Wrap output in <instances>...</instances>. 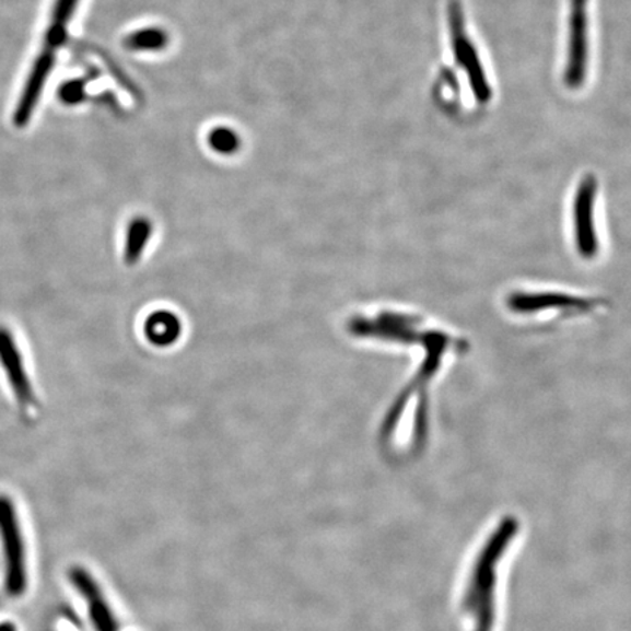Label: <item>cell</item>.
<instances>
[{"label": "cell", "mask_w": 631, "mask_h": 631, "mask_svg": "<svg viewBox=\"0 0 631 631\" xmlns=\"http://www.w3.org/2000/svg\"><path fill=\"white\" fill-rule=\"evenodd\" d=\"M154 233V224L147 217H135L125 229L124 260L128 267H133L145 254L148 243Z\"/></svg>", "instance_id": "ba28073f"}, {"label": "cell", "mask_w": 631, "mask_h": 631, "mask_svg": "<svg viewBox=\"0 0 631 631\" xmlns=\"http://www.w3.org/2000/svg\"><path fill=\"white\" fill-rule=\"evenodd\" d=\"M0 541L5 557L7 589L12 596H21L27 589V556L14 503L7 495H0Z\"/></svg>", "instance_id": "7a4b0ae2"}, {"label": "cell", "mask_w": 631, "mask_h": 631, "mask_svg": "<svg viewBox=\"0 0 631 631\" xmlns=\"http://www.w3.org/2000/svg\"><path fill=\"white\" fill-rule=\"evenodd\" d=\"M595 182L586 178L579 189L576 200L577 242L582 254L595 252L594 232H592V207H594Z\"/></svg>", "instance_id": "52a82bcc"}, {"label": "cell", "mask_w": 631, "mask_h": 631, "mask_svg": "<svg viewBox=\"0 0 631 631\" xmlns=\"http://www.w3.org/2000/svg\"><path fill=\"white\" fill-rule=\"evenodd\" d=\"M211 141V145L221 152L232 151L233 147L236 148V138H233V135L227 132V130H217V132L212 133V137L209 138Z\"/></svg>", "instance_id": "8fae6325"}, {"label": "cell", "mask_w": 631, "mask_h": 631, "mask_svg": "<svg viewBox=\"0 0 631 631\" xmlns=\"http://www.w3.org/2000/svg\"><path fill=\"white\" fill-rule=\"evenodd\" d=\"M167 45V34L159 28H143L128 34L124 46L133 51H155L164 49Z\"/></svg>", "instance_id": "30bf717a"}, {"label": "cell", "mask_w": 631, "mask_h": 631, "mask_svg": "<svg viewBox=\"0 0 631 631\" xmlns=\"http://www.w3.org/2000/svg\"><path fill=\"white\" fill-rule=\"evenodd\" d=\"M0 631H15V627L11 624H0Z\"/></svg>", "instance_id": "7c38bea8"}, {"label": "cell", "mask_w": 631, "mask_h": 631, "mask_svg": "<svg viewBox=\"0 0 631 631\" xmlns=\"http://www.w3.org/2000/svg\"><path fill=\"white\" fill-rule=\"evenodd\" d=\"M587 3L589 0H570L568 65L564 80L570 89H579L587 72L589 43H587Z\"/></svg>", "instance_id": "277c9868"}, {"label": "cell", "mask_w": 631, "mask_h": 631, "mask_svg": "<svg viewBox=\"0 0 631 631\" xmlns=\"http://www.w3.org/2000/svg\"><path fill=\"white\" fill-rule=\"evenodd\" d=\"M183 330L180 317L170 311H155L143 322V335L155 347H170L178 341Z\"/></svg>", "instance_id": "8992f818"}, {"label": "cell", "mask_w": 631, "mask_h": 631, "mask_svg": "<svg viewBox=\"0 0 631 631\" xmlns=\"http://www.w3.org/2000/svg\"><path fill=\"white\" fill-rule=\"evenodd\" d=\"M0 369L5 374L8 385L20 409L23 411L37 409V394L30 377L27 364H25L23 350L14 332L7 325H0Z\"/></svg>", "instance_id": "3957f363"}, {"label": "cell", "mask_w": 631, "mask_h": 631, "mask_svg": "<svg viewBox=\"0 0 631 631\" xmlns=\"http://www.w3.org/2000/svg\"><path fill=\"white\" fill-rule=\"evenodd\" d=\"M511 306L516 312H533L544 307H577L583 311L586 303L564 295H516L511 300Z\"/></svg>", "instance_id": "9c48e42d"}, {"label": "cell", "mask_w": 631, "mask_h": 631, "mask_svg": "<svg viewBox=\"0 0 631 631\" xmlns=\"http://www.w3.org/2000/svg\"><path fill=\"white\" fill-rule=\"evenodd\" d=\"M71 579L73 586L80 591L86 605H89L90 617L95 631H119L110 605L104 598L102 589H100L97 582L91 577V574L85 569L75 568L71 572Z\"/></svg>", "instance_id": "5b68a950"}, {"label": "cell", "mask_w": 631, "mask_h": 631, "mask_svg": "<svg viewBox=\"0 0 631 631\" xmlns=\"http://www.w3.org/2000/svg\"><path fill=\"white\" fill-rule=\"evenodd\" d=\"M78 5H80V0H55L45 40H43L42 49L38 51L32 69H30L27 80H25L24 86L30 94L40 95L45 91L47 81L54 72L56 56L67 40L68 28L73 15H75Z\"/></svg>", "instance_id": "6da1fadb"}]
</instances>
